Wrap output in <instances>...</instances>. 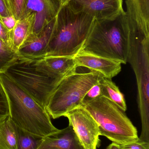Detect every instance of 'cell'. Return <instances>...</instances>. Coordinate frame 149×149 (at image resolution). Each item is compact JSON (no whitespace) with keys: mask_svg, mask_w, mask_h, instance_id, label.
Masks as SVG:
<instances>
[{"mask_svg":"<svg viewBox=\"0 0 149 149\" xmlns=\"http://www.w3.org/2000/svg\"><path fill=\"white\" fill-rule=\"evenodd\" d=\"M56 17L38 33L28 36L17 51L18 56L26 58L44 57L55 27Z\"/></svg>","mask_w":149,"mask_h":149,"instance_id":"cell-9","label":"cell"},{"mask_svg":"<svg viewBox=\"0 0 149 149\" xmlns=\"http://www.w3.org/2000/svg\"><path fill=\"white\" fill-rule=\"evenodd\" d=\"M79 53L91 54L126 64L128 44L125 11L113 20L94 19Z\"/></svg>","mask_w":149,"mask_h":149,"instance_id":"cell-3","label":"cell"},{"mask_svg":"<svg viewBox=\"0 0 149 149\" xmlns=\"http://www.w3.org/2000/svg\"><path fill=\"white\" fill-rule=\"evenodd\" d=\"M12 15L17 21L27 16V7L29 0H6Z\"/></svg>","mask_w":149,"mask_h":149,"instance_id":"cell-20","label":"cell"},{"mask_svg":"<svg viewBox=\"0 0 149 149\" xmlns=\"http://www.w3.org/2000/svg\"><path fill=\"white\" fill-rule=\"evenodd\" d=\"M94 19L87 14L74 12L63 3L44 57H73L81 49Z\"/></svg>","mask_w":149,"mask_h":149,"instance_id":"cell-2","label":"cell"},{"mask_svg":"<svg viewBox=\"0 0 149 149\" xmlns=\"http://www.w3.org/2000/svg\"><path fill=\"white\" fill-rule=\"evenodd\" d=\"M125 11L131 32L149 37V0H126Z\"/></svg>","mask_w":149,"mask_h":149,"instance_id":"cell-10","label":"cell"},{"mask_svg":"<svg viewBox=\"0 0 149 149\" xmlns=\"http://www.w3.org/2000/svg\"><path fill=\"white\" fill-rule=\"evenodd\" d=\"M18 57L16 52L0 40V74L4 73L8 67Z\"/></svg>","mask_w":149,"mask_h":149,"instance_id":"cell-19","label":"cell"},{"mask_svg":"<svg viewBox=\"0 0 149 149\" xmlns=\"http://www.w3.org/2000/svg\"><path fill=\"white\" fill-rule=\"evenodd\" d=\"M100 96H101V88L98 82V84L93 86L87 92L83 100V104L87 102L94 100Z\"/></svg>","mask_w":149,"mask_h":149,"instance_id":"cell-22","label":"cell"},{"mask_svg":"<svg viewBox=\"0 0 149 149\" xmlns=\"http://www.w3.org/2000/svg\"><path fill=\"white\" fill-rule=\"evenodd\" d=\"M0 81L8 100L9 116L18 127L45 137L58 131L46 109L10 79L0 74Z\"/></svg>","mask_w":149,"mask_h":149,"instance_id":"cell-1","label":"cell"},{"mask_svg":"<svg viewBox=\"0 0 149 149\" xmlns=\"http://www.w3.org/2000/svg\"><path fill=\"white\" fill-rule=\"evenodd\" d=\"M61 3L53 0H29L27 15L34 13L36 15L32 33L39 32L54 19L58 12Z\"/></svg>","mask_w":149,"mask_h":149,"instance_id":"cell-12","label":"cell"},{"mask_svg":"<svg viewBox=\"0 0 149 149\" xmlns=\"http://www.w3.org/2000/svg\"><path fill=\"white\" fill-rule=\"evenodd\" d=\"M122 149H149V143L138 140L127 144L121 145Z\"/></svg>","mask_w":149,"mask_h":149,"instance_id":"cell-23","label":"cell"},{"mask_svg":"<svg viewBox=\"0 0 149 149\" xmlns=\"http://www.w3.org/2000/svg\"><path fill=\"white\" fill-rule=\"evenodd\" d=\"M101 74L95 72L85 73L75 72L59 81L50 97L45 109L53 119L82 107L87 92L98 84Z\"/></svg>","mask_w":149,"mask_h":149,"instance_id":"cell-6","label":"cell"},{"mask_svg":"<svg viewBox=\"0 0 149 149\" xmlns=\"http://www.w3.org/2000/svg\"><path fill=\"white\" fill-rule=\"evenodd\" d=\"M73 11L89 15L97 21L113 20L124 12L123 0H64Z\"/></svg>","mask_w":149,"mask_h":149,"instance_id":"cell-8","label":"cell"},{"mask_svg":"<svg viewBox=\"0 0 149 149\" xmlns=\"http://www.w3.org/2000/svg\"><path fill=\"white\" fill-rule=\"evenodd\" d=\"M10 31L5 27L0 21V40L10 47Z\"/></svg>","mask_w":149,"mask_h":149,"instance_id":"cell-24","label":"cell"},{"mask_svg":"<svg viewBox=\"0 0 149 149\" xmlns=\"http://www.w3.org/2000/svg\"><path fill=\"white\" fill-rule=\"evenodd\" d=\"M12 15L6 0H0V18Z\"/></svg>","mask_w":149,"mask_h":149,"instance_id":"cell-26","label":"cell"},{"mask_svg":"<svg viewBox=\"0 0 149 149\" xmlns=\"http://www.w3.org/2000/svg\"><path fill=\"white\" fill-rule=\"evenodd\" d=\"M106 149H122L121 145L113 143L107 147Z\"/></svg>","mask_w":149,"mask_h":149,"instance_id":"cell-27","label":"cell"},{"mask_svg":"<svg viewBox=\"0 0 149 149\" xmlns=\"http://www.w3.org/2000/svg\"><path fill=\"white\" fill-rule=\"evenodd\" d=\"M17 127L9 116L0 121V149H17Z\"/></svg>","mask_w":149,"mask_h":149,"instance_id":"cell-17","label":"cell"},{"mask_svg":"<svg viewBox=\"0 0 149 149\" xmlns=\"http://www.w3.org/2000/svg\"><path fill=\"white\" fill-rule=\"evenodd\" d=\"M53 1L58 2L59 3H61V4H62V3H63L64 0H53Z\"/></svg>","mask_w":149,"mask_h":149,"instance_id":"cell-28","label":"cell"},{"mask_svg":"<svg viewBox=\"0 0 149 149\" xmlns=\"http://www.w3.org/2000/svg\"><path fill=\"white\" fill-rule=\"evenodd\" d=\"M8 100L5 90L0 81V121L9 116Z\"/></svg>","mask_w":149,"mask_h":149,"instance_id":"cell-21","label":"cell"},{"mask_svg":"<svg viewBox=\"0 0 149 149\" xmlns=\"http://www.w3.org/2000/svg\"><path fill=\"white\" fill-rule=\"evenodd\" d=\"M99 83L101 88V96L107 98L125 112L127 106L125 97L116 84L111 79L101 75L100 76Z\"/></svg>","mask_w":149,"mask_h":149,"instance_id":"cell-16","label":"cell"},{"mask_svg":"<svg viewBox=\"0 0 149 149\" xmlns=\"http://www.w3.org/2000/svg\"><path fill=\"white\" fill-rule=\"evenodd\" d=\"M35 19V14L31 13L24 18L17 21L15 27L10 31V47L17 53L28 36L33 31Z\"/></svg>","mask_w":149,"mask_h":149,"instance_id":"cell-14","label":"cell"},{"mask_svg":"<svg viewBox=\"0 0 149 149\" xmlns=\"http://www.w3.org/2000/svg\"><path fill=\"white\" fill-rule=\"evenodd\" d=\"M85 149L71 125L44 137L38 149Z\"/></svg>","mask_w":149,"mask_h":149,"instance_id":"cell-13","label":"cell"},{"mask_svg":"<svg viewBox=\"0 0 149 149\" xmlns=\"http://www.w3.org/2000/svg\"></svg>","mask_w":149,"mask_h":149,"instance_id":"cell-29","label":"cell"},{"mask_svg":"<svg viewBox=\"0 0 149 149\" xmlns=\"http://www.w3.org/2000/svg\"><path fill=\"white\" fill-rule=\"evenodd\" d=\"M0 21L9 31L13 29L17 22L13 16L0 18Z\"/></svg>","mask_w":149,"mask_h":149,"instance_id":"cell-25","label":"cell"},{"mask_svg":"<svg viewBox=\"0 0 149 149\" xmlns=\"http://www.w3.org/2000/svg\"><path fill=\"white\" fill-rule=\"evenodd\" d=\"M76 67H84L111 79L120 72L122 64L118 61L91 54L78 53L73 57Z\"/></svg>","mask_w":149,"mask_h":149,"instance_id":"cell-11","label":"cell"},{"mask_svg":"<svg viewBox=\"0 0 149 149\" xmlns=\"http://www.w3.org/2000/svg\"><path fill=\"white\" fill-rule=\"evenodd\" d=\"M43 59L50 71L60 79L76 71L77 68L73 57H44Z\"/></svg>","mask_w":149,"mask_h":149,"instance_id":"cell-15","label":"cell"},{"mask_svg":"<svg viewBox=\"0 0 149 149\" xmlns=\"http://www.w3.org/2000/svg\"><path fill=\"white\" fill-rule=\"evenodd\" d=\"M85 149H97L99 144V126L90 113L80 107L66 113L64 116Z\"/></svg>","mask_w":149,"mask_h":149,"instance_id":"cell-7","label":"cell"},{"mask_svg":"<svg viewBox=\"0 0 149 149\" xmlns=\"http://www.w3.org/2000/svg\"><path fill=\"white\" fill-rule=\"evenodd\" d=\"M3 73L45 108L62 79L56 77L50 71L43 57L26 58L18 56Z\"/></svg>","mask_w":149,"mask_h":149,"instance_id":"cell-4","label":"cell"},{"mask_svg":"<svg viewBox=\"0 0 149 149\" xmlns=\"http://www.w3.org/2000/svg\"><path fill=\"white\" fill-rule=\"evenodd\" d=\"M43 138L17 127V149H38Z\"/></svg>","mask_w":149,"mask_h":149,"instance_id":"cell-18","label":"cell"},{"mask_svg":"<svg viewBox=\"0 0 149 149\" xmlns=\"http://www.w3.org/2000/svg\"><path fill=\"white\" fill-rule=\"evenodd\" d=\"M96 121L100 135L113 143L123 145L139 139L136 127L124 111L103 96L87 102L82 106Z\"/></svg>","mask_w":149,"mask_h":149,"instance_id":"cell-5","label":"cell"}]
</instances>
